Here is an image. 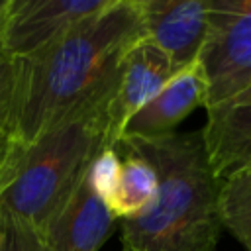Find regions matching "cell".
I'll return each instance as SVG.
<instances>
[{"mask_svg":"<svg viewBox=\"0 0 251 251\" xmlns=\"http://www.w3.org/2000/svg\"><path fill=\"white\" fill-rule=\"evenodd\" d=\"M118 2H135V0H118Z\"/></svg>","mask_w":251,"mask_h":251,"instance_id":"obj_19","label":"cell"},{"mask_svg":"<svg viewBox=\"0 0 251 251\" xmlns=\"http://www.w3.org/2000/svg\"><path fill=\"white\" fill-rule=\"evenodd\" d=\"M202 135L218 178L251 167V84L235 96L206 108Z\"/></svg>","mask_w":251,"mask_h":251,"instance_id":"obj_9","label":"cell"},{"mask_svg":"<svg viewBox=\"0 0 251 251\" xmlns=\"http://www.w3.org/2000/svg\"><path fill=\"white\" fill-rule=\"evenodd\" d=\"M116 218L94 192L88 171L43 231L49 251H98L116 229Z\"/></svg>","mask_w":251,"mask_h":251,"instance_id":"obj_8","label":"cell"},{"mask_svg":"<svg viewBox=\"0 0 251 251\" xmlns=\"http://www.w3.org/2000/svg\"><path fill=\"white\" fill-rule=\"evenodd\" d=\"M0 251H49L43 233L0 214Z\"/></svg>","mask_w":251,"mask_h":251,"instance_id":"obj_14","label":"cell"},{"mask_svg":"<svg viewBox=\"0 0 251 251\" xmlns=\"http://www.w3.org/2000/svg\"><path fill=\"white\" fill-rule=\"evenodd\" d=\"M122 251H135V249H131V247H127V245H122Z\"/></svg>","mask_w":251,"mask_h":251,"instance_id":"obj_17","label":"cell"},{"mask_svg":"<svg viewBox=\"0 0 251 251\" xmlns=\"http://www.w3.org/2000/svg\"><path fill=\"white\" fill-rule=\"evenodd\" d=\"M220 218L224 229L251 251V167H243L222 178Z\"/></svg>","mask_w":251,"mask_h":251,"instance_id":"obj_12","label":"cell"},{"mask_svg":"<svg viewBox=\"0 0 251 251\" xmlns=\"http://www.w3.org/2000/svg\"><path fill=\"white\" fill-rule=\"evenodd\" d=\"M118 0H4L0 47L24 57L43 47L69 27L94 18Z\"/></svg>","mask_w":251,"mask_h":251,"instance_id":"obj_5","label":"cell"},{"mask_svg":"<svg viewBox=\"0 0 251 251\" xmlns=\"http://www.w3.org/2000/svg\"><path fill=\"white\" fill-rule=\"evenodd\" d=\"M2 8H4V0H0V14H2Z\"/></svg>","mask_w":251,"mask_h":251,"instance_id":"obj_18","label":"cell"},{"mask_svg":"<svg viewBox=\"0 0 251 251\" xmlns=\"http://www.w3.org/2000/svg\"><path fill=\"white\" fill-rule=\"evenodd\" d=\"M210 2L147 0L139 4L143 33L171 57L178 71L198 61L208 31Z\"/></svg>","mask_w":251,"mask_h":251,"instance_id":"obj_7","label":"cell"},{"mask_svg":"<svg viewBox=\"0 0 251 251\" xmlns=\"http://www.w3.org/2000/svg\"><path fill=\"white\" fill-rule=\"evenodd\" d=\"M120 171H122V155L116 147L100 149L96 157L92 159L88 167V180L94 192L104 202H108L110 194L114 192L118 178H120Z\"/></svg>","mask_w":251,"mask_h":251,"instance_id":"obj_13","label":"cell"},{"mask_svg":"<svg viewBox=\"0 0 251 251\" xmlns=\"http://www.w3.org/2000/svg\"><path fill=\"white\" fill-rule=\"evenodd\" d=\"M178 73L171 57L147 35H141L126 53L112 98L106 106L108 137L116 147L126 124Z\"/></svg>","mask_w":251,"mask_h":251,"instance_id":"obj_6","label":"cell"},{"mask_svg":"<svg viewBox=\"0 0 251 251\" xmlns=\"http://www.w3.org/2000/svg\"><path fill=\"white\" fill-rule=\"evenodd\" d=\"M208 82L202 65L180 69L124 127V135L131 137H159L173 133L175 127L198 106L206 108ZM122 135V137H124ZM120 137V139H122Z\"/></svg>","mask_w":251,"mask_h":251,"instance_id":"obj_10","label":"cell"},{"mask_svg":"<svg viewBox=\"0 0 251 251\" xmlns=\"http://www.w3.org/2000/svg\"><path fill=\"white\" fill-rule=\"evenodd\" d=\"M20 61L0 47V135L10 133V116L18 84Z\"/></svg>","mask_w":251,"mask_h":251,"instance_id":"obj_15","label":"cell"},{"mask_svg":"<svg viewBox=\"0 0 251 251\" xmlns=\"http://www.w3.org/2000/svg\"><path fill=\"white\" fill-rule=\"evenodd\" d=\"M208 82V106L251 84V0H212L208 31L198 55Z\"/></svg>","mask_w":251,"mask_h":251,"instance_id":"obj_4","label":"cell"},{"mask_svg":"<svg viewBox=\"0 0 251 251\" xmlns=\"http://www.w3.org/2000/svg\"><path fill=\"white\" fill-rule=\"evenodd\" d=\"M124 155L145 159L157 175V198L137 218L122 220V245L135 251H216L224 229L220 184L202 129L159 137L124 135Z\"/></svg>","mask_w":251,"mask_h":251,"instance_id":"obj_2","label":"cell"},{"mask_svg":"<svg viewBox=\"0 0 251 251\" xmlns=\"http://www.w3.org/2000/svg\"><path fill=\"white\" fill-rule=\"evenodd\" d=\"M157 198V175L155 169L137 155L122 159V171L114 192L106 206L116 220H131L143 216Z\"/></svg>","mask_w":251,"mask_h":251,"instance_id":"obj_11","label":"cell"},{"mask_svg":"<svg viewBox=\"0 0 251 251\" xmlns=\"http://www.w3.org/2000/svg\"><path fill=\"white\" fill-rule=\"evenodd\" d=\"M108 100L94 102L24 147L16 173L0 196V214L39 233L47 229L84 178L100 149L114 147L106 122Z\"/></svg>","mask_w":251,"mask_h":251,"instance_id":"obj_3","label":"cell"},{"mask_svg":"<svg viewBox=\"0 0 251 251\" xmlns=\"http://www.w3.org/2000/svg\"><path fill=\"white\" fill-rule=\"evenodd\" d=\"M141 35L139 4L116 2L33 53L18 57L10 135L27 147L78 110L110 100L120 65Z\"/></svg>","mask_w":251,"mask_h":251,"instance_id":"obj_1","label":"cell"},{"mask_svg":"<svg viewBox=\"0 0 251 251\" xmlns=\"http://www.w3.org/2000/svg\"><path fill=\"white\" fill-rule=\"evenodd\" d=\"M22 151H24V147L10 133L0 135V196L16 173Z\"/></svg>","mask_w":251,"mask_h":251,"instance_id":"obj_16","label":"cell"}]
</instances>
